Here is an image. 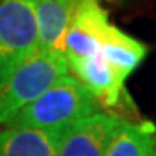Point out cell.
Returning <instances> with one entry per match:
<instances>
[{
	"mask_svg": "<svg viewBox=\"0 0 156 156\" xmlns=\"http://www.w3.org/2000/svg\"><path fill=\"white\" fill-rule=\"evenodd\" d=\"M98 100L69 74L17 113L3 127L55 130L101 113Z\"/></svg>",
	"mask_w": 156,
	"mask_h": 156,
	"instance_id": "cell-1",
	"label": "cell"
},
{
	"mask_svg": "<svg viewBox=\"0 0 156 156\" xmlns=\"http://www.w3.org/2000/svg\"><path fill=\"white\" fill-rule=\"evenodd\" d=\"M69 74L62 52H36L0 83V129Z\"/></svg>",
	"mask_w": 156,
	"mask_h": 156,
	"instance_id": "cell-2",
	"label": "cell"
},
{
	"mask_svg": "<svg viewBox=\"0 0 156 156\" xmlns=\"http://www.w3.org/2000/svg\"><path fill=\"white\" fill-rule=\"evenodd\" d=\"M38 51L36 0H0V83Z\"/></svg>",
	"mask_w": 156,
	"mask_h": 156,
	"instance_id": "cell-3",
	"label": "cell"
},
{
	"mask_svg": "<svg viewBox=\"0 0 156 156\" xmlns=\"http://www.w3.org/2000/svg\"><path fill=\"white\" fill-rule=\"evenodd\" d=\"M112 25L100 0H80L73 22L68 28L62 52L67 59L100 54L101 45Z\"/></svg>",
	"mask_w": 156,
	"mask_h": 156,
	"instance_id": "cell-4",
	"label": "cell"
},
{
	"mask_svg": "<svg viewBox=\"0 0 156 156\" xmlns=\"http://www.w3.org/2000/svg\"><path fill=\"white\" fill-rule=\"evenodd\" d=\"M122 119L108 113H97L68 126L56 156H106Z\"/></svg>",
	"mask_w": 156,
	"mask_h": 156,
	"instance_id": "cell-5",
	"label": "cell"
},
{
	"mask_svg": "<svg viewBox=\"0 0 156 156\" xmlns=\"http://www.w3.org/2000/svg\"><path fill=\"white\" fill-rule=\"evenodd\" d=\"M67 62L69 71H73L78 81L91 91L101 107L110 108L120 104L124 91V80L110 68L101 54L67 59Z\"/></svg>",
	"mask_w": 156,
	"mask_h": 156,
	"instance_id": "cell-6",
	"label": "cell"
},
{
	"mask_svg": "<svg viewBox=\"0 0 156 156\" xmlns=\"http://www.w3.org/2000/svg\"><path fill=\"white\" fill-rule=\"evenodd\" d=\"M78 3L80 0H36L39 52H62Z\"/></svg>",
	"mask_w": 156,
	"mask_h": 156,
	"instance_id": "cell-7",
	"label": "cell"
},
{
	"mask_svg": "<svg viewBox=\"0 0 156 156\" xmlns=\"http://www.w3.org/2000/svg\"><path fill=\"white\" fill-rule=\"evenodd\" d=\"M67 127L55 130L0 129V156H56Z\"/></svg>",
	"mask_w": 156,
	"mask_h": 156,
	"instance_id": "cell-8",
	"label": "cell"
},
{
	"mask_svg": "<svg viewBox=\"0 0 156 156\" xmlns=\"http://www.w3.org/2000/svg\"><path fill=\"white\" fill-rule=\"evenodd\" d=\"M147 48L145 44L122 32L116 26H110L107 30L100 54L113 71L126 81L145 59Z\"/></svg>",
	"mask_w": 156,
	"mask_h": 156,
	"instance_id": "cell-9",
	"label": "cell"
},
{
	"mask_svg": "<svg viewBox=\"0 0 156 156\" xmlns=\"http://www.w3.org/2000/svg\"><path fill=\"white\" fill-rule=\"evenodd\" d=\"M106 156H156V126L122 120Z\"/></svg>",
	"mask_w": 156,
	"mask_h": 156,
	"instance_id": "cell-10",
	"label": "cell"
},
{
	"mask_svg": "<svg viewBox=\"0 0 156 156\" xmlns=\"http://www.w3.org/2000/svg\"><path fill=\"white\" fill-rule=\"evenodd\" d=\"M108 2H110V0H108ZM112 2H113V0H112Z\"/></svg>",
	"mask_w": 156,
	"mask_h": 156,
	"instance_id": "cell-11",
	"label": "cell"
}]
</instances>
